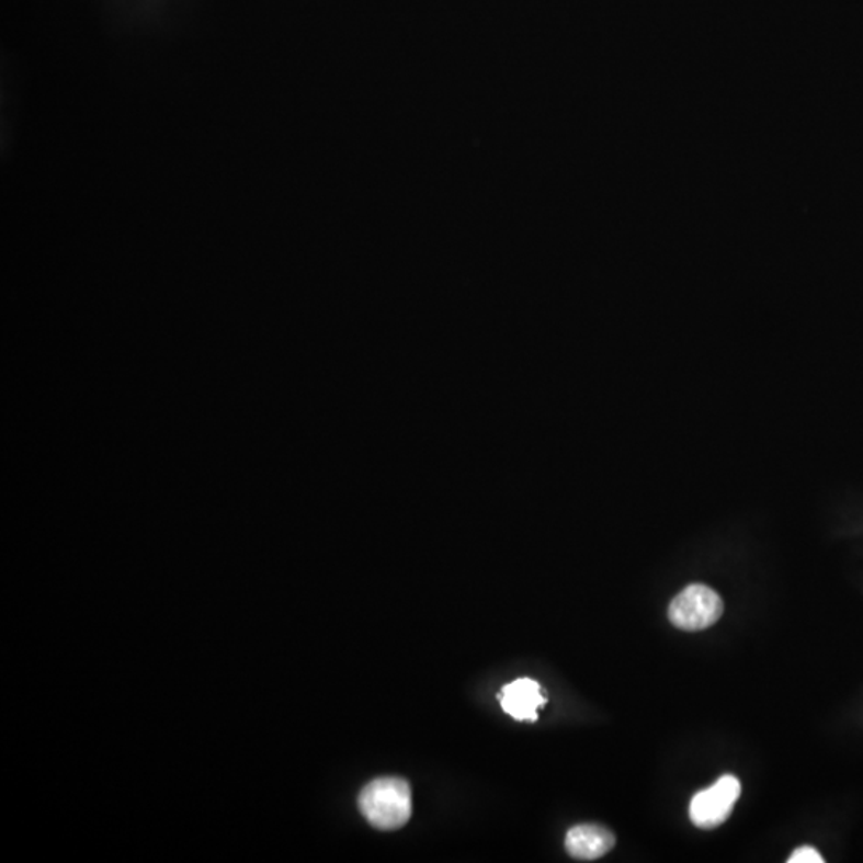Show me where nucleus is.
Returning a JSON list of instances; mask_svg holds the SVG:
<instances>
[{
	"instance_id": "nucleus-1",
	"label": "nucleus",
	"mask_w": 863,
	"mask_h": 863,
	"mask_svg": "<svg viewBox=\"0 0 863 863\" xmlns=\"http://www.w3.org/2000/svg\"><path fill=\"white\" fill-rule=\"evenodd\" d=\"M359 807L377 830H397L410 820L413 810L410 785L404 779H376L360 793Z\"/></svg>"
},
{
	"instance_id": "nucleus-2",
	"label": "nucleus",
	"mask_w": 863,
	"mask_h": 863,
	"mask_svg": "<svg viewBox=\"0 0 863 863\" xmlns=\"http://www.w3.org/2000/svg\"><path fill=\"white\" fill-rule=\"evenodd\" d=\"M725 604L711 587L693 583L678 593L669 606V620L686 632L705 631L722 617Z\"/></svg>"
},
{
	"instance_id": "nucleus-3",
	"label": "nucleus",
	"mask_w": 863,
	"mask_h": 863,
	"mask_svg": "<svg viewBox=\"0 0 863 863\" xmlns=\"http://www.w3.org/2000/svg\"><path fill=\"white\" fill-rule=\"evenodd\" d=\"M742 785L734 775H723L711 788L702 790L690 806V817L695 827L712 830L725 824L731 816Z\"/></svg>"
},
{
	"instance_id": "nucleus-4",
	"label": "nucleus",
	"mask_w": 863,
	"mask_h": 863,
	"mask_svg": "<svg viewBox=\"0 0 863 863\" xmlns=\"http://www.w3.org/2000/svg\"><path fill=\"white\" fill-rule=\"evenodd\" d=\"M545 699L537 681L520 678L507 684L501 694V705L507 715L519 722H536L537 708L543 707Z\"/></svg>"
},
{
	"instance_id": "nucleus-5",
	"label": "nucleus",
	"mask_w": 863,
	"mask_h": 863,
	"mask_svg": "<svg viewBox=\"0 0 863 863\" xmlns=\"http://www.w3.org/2000/svg\"><path fill=\"white\" fill-rule=\"evenodd\" d=\"M616 844V838L607 828L601 826L572 827L566 834V851L579 861H595L603 858Z\"/></svg>"
},
{
	"instance_id": "nucleus-6",
	"label": "nucleus",
	"mask_w": 863,
	"mask_h": 863,
	"mask_svg": "<svg viewBox=\"0 0 863 863\" xmlns=\"http://www.w3.org/2000/svg\"><path fill=\"white\" fill-rule=\"evenodd\" d=\"M790 863H822L824 859L820 855V852L817 849L810 848V845H803V848L796 849L788 859Z\"/></svg>"
}]
</instances>
